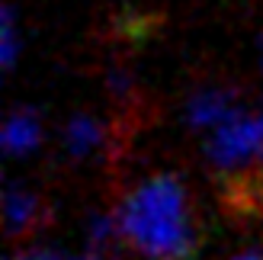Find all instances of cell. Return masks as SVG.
Wrapping results in <instances>:
<instances>
[{
	"label": "cell",
	"mask_w": 263,
	"mask_h": 260,
	"mask_svg": "<svg viewBox=\"0 0 263 260\" xmlns=\"http://www.w3.org/2000/svg\"><path fill=\"white\" fill-rule=\"evenodd\" d=\"M119 235L148 260H186L193 251V215L186 187L170 174L148 177L122 199Z\"/></svg>",
	"instance_id": "obj_1"
},
{
	"label": "cell",
	"mask_w": 263,
	"mask_h": 260,
	"mask_svg": "<svg viewBox=\"0 0 263 260\" xmlns=\"http://www.w3.org/2000/svg\"><path fill=\"white\" fill-rule=\"evenodd\" d=\"M205 154L221 174H234L241 167H251L254 161L260 164L263 158V116H247L238 113L225 125L209 132Z\"/></svg>",
	"instance_id": "obj_2"
},
{
	"label": "cell",
	"mask_w": 263,
	"mask_h": 260,
	"mask_svg": "<svg viewBox=\"0 0 263 260\" xmlns=\"http://www.w3.org/2000/svg\"><path fill=\"white\" fill-rule=\"evenodd\" d=\"M238 103H234L231 90L221 87H202L196 90L186 103V119L193 128H202V132H215L218 125H225L231 116H238Z\"/></svg>",
	"instance_id": "obj_3"
},
{
	"label": "cell",
	"mask_w": 263,
	"mask_h": 260,
	"mask_svg": "<svg viewBox=\"0 0 263 260\" xmlns=\"http://www.w3.org/2000/svg\"><path fill=\"white\" fill-rule=\"evenodd\" d=\"M106 145V128L103 122H97L93 116H71V122L64 125V151L71 154V158H90V154L103 151Z\"/></svg>",
	"instance_id": "obj_4"
},
{
	"label": "cell",
	"mask_w": 263,
	"mask_h": 260,
	"mask_svg": "<svg viewBox=\"0 0 263 260\" xmlns=\"http://www.w3.org/2000/svg\"><path fill=\"white\" fill-rule=\"evenodd\" d=\"M42 138V122L32 109H13L4 122V151L7 154H29Z\"/></svg>",
	"instance_id": "obj_5"
},
{
	"label": "cell",
	"mask_w": 263,
	"mask_h": 260,
	"mask_svg": "<svg viewBox=\"0 0 263 260\" xmlns=\"http://www.w3.org/2000/svg\"><path fill=\"white\" fill-rule=\"evenodd\" d=\"M4 215H7V228L10 235H26L39 225V215H42V202H39L35 193L23 190V187H10L4 196Z\"/></svg>",
	"instance_id": "obj_6"
},
{
	"label": "cell",
	"mask_w": 263,
	"mask_h": 260,
	"mask_svg": "<svg viewBox=\"0 0 263 260\" xmlns=\"http://www.w3.org/2000/svg\"><path fill=\"white\" fill-rule=\"evenodd\" d=\"M16 51H20V42H16V16H13V10L7 7L4 10V32H0V61H4L7 71L16 64Z\"/></svg>",
	"instance_id": "obj_7"
},
{
	"label": "cell",
	"mask_w": 263,
	"mask_h": 260,
	"mask_svg": "<svg viewBox=\"0 0 263 260\" xmlns=\"http://www.w3.org/2000/svg\"><path fill=\"white\" fill-rule=\"evenodd\" d=\"M42 254H45V251H23V254L10 257V260H42Z\"/></svg>",
	"instance_id": "obj_8"
},
{
	"label": "cell",
	"mask_w": 263,
	"mask_h": 260,
	"mask_svg": "<svg viewBox=\"0 0 263 260\" xmlns=\"http://www.w3.org/2000/svg\"><path fill=\"white\" fill-rule=\"evenodd\" d=\"M42 260H90V257H61V254H42Z\"/></svg>",
	"instance_id": "obj_9"
},
{
	"label": "cell",
	"mask_w": 263,
	"mask_h": 260,
	"mask_svg": "<svg viewBox=\"0 0 263 260\" xmlns=\"http://www.w3.org/2000/svg\"><path fill=\"white\" fill-rule=\"evenodd\" d=\"M231 260H263V254H254V251H244L238 257H231Z\"/></svg>",
	"instance_id": "obj_10"
}]
</instances>
